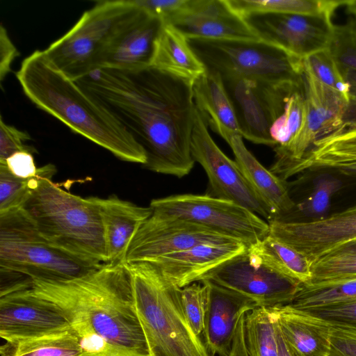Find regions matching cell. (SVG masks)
Listing matches in <instances>:
<instances>
[{
	"mask_svg": "<svg viewBox=\"0 0 356 356\" xmlns=\"http://www.w3.org/2000/svg\"><path fill=\"white\" fill-rule=\"evenodd\" d=\"M100 100L144 149V167L183 177L195 161L191 143L195 105L193 81L152 66L102 67L76 81Z\"/></svg>",
	"mask_w": 356,
	"mask_h": 356,
	"instance_id": "cell-1",
	"label": "cell"
},
{
	"mask_svg": "<svg viewBox=\"0 0 356 356\" xmlns=\"http://www.w3.org/2000/svg\"><path fill=\"white\" fill-rule=\"evenodd\" d=\"M29 289L55 304L69 322H83L107 341L152 356L136 310L126 263L106 264L70 280H31Z\"/></svg>",
	"mask_w": 356,
	"mask_h": 356,
	"instance_id": "cell-2",
	"label": "cell"
},
{
	"mask_svg": "<svg viewBox=\"0 0 356 356\" xmlns=\"http://www.w3.org/2000/svg\"><path fill=\"white\" fill-rule=\"evenodd\" d=\"M25 95L38 108L127 162L145 165L142 146L100 100L67 76L35 50L16 73Z\"/></svg>",
	"mask_w": 356,
	"mask_h": 356,
	"instance_id": "cell-3",
	"label": "cell"
},
{
	"mask_svg": "<svg viewBox=\"0 0 356 356\" xmlns=\"http://www.w3.org/2000/svg\"><path fill=\"white\" fill-rule=\"evenodd\" d=\"M52 177L40 179L22 208L53 246L92 264H108L101 216L92 197L64 190Z\"/></svg>",
	"mask_w": 356,
	"mask_h": 356,
	"instance_id": "cell-4",
	"label": "cell"
},
{
	"mask_svg": "<svg viewBox=\"0 0 356 356\" xmlns=\"http://www.w3.org/2000/svg\"><path fill=\"white\" fill-rule=\"evenodd\" d=\"M152 356H212L184 314L181 288L147 261L126 263Z\"/></svg>",
	"mask_w": 356,
	"mask_h": 356,
	"instance_id": "cell-5",
	"label": "cell"
},
{
	"mask_svg": "<svg viewBox=\"0 0 356 356\" xmlns=\"http://www.w3.org/2000/svg\"><path fill=\"white\" fill-rule=\"evenodd\" d=\"M102 266L51 245L22 207L0 213V271L29 280L66 281Z\"/></svg>",
	"mask_w": 356,
	"mask_h": 356,
	"instance_id": "cell-6",
	"label": "cell"
},
{
	"mask_svg": "<svg viewBox=\"0 0 356 356\" xmlns=\"http://www.w3.org/2000/svg\"><path fill=\"white\" fill-rule=\"evenodd\" d=\"M206 70L275 84H303L302 59L263 40L188 39Z\"/></svg>",
	"mask_w": 356,
	"mask_h": 356,
	"instance_id": "cell-7",
	"label": "cell"
},
{
	"mask_svg": "<svg viewBox=\"0 0 356 356\" xmlns=\"http://www.w3.org/2000/svg\"><path fill=\"white\" fill-rule=\"evenodd\" d=\"M137 8L132 0L99 1L43 51L56 68L77 81L99 68L106 48Z\"/></svg>",
	"mask_w": 356,
	"mask_h": 356,
	"instance_id": "cell-8",
	"label": "cell"
},
{
	"mask_svg": "<svg viewBox=\"0 0 356 356\" xmlns=\"http://www.w3.org/2000/svg\"><path fill=\"white\" fill-rule=\"evenodd\" d=\"M303 87L305 113L301 127L287 146L274 149L275 161L270 169L284 181L295 175L296 168L318 140L340 128L349 102L304 68Z\"/></svg>",
	"mask_w": 356,
	"mask_h": 356,
	"instance_id": "cell-9",
	"label": "cell"
},
{
	"mask_svg": "<svg viewBox=\"0 0 356 356\" xmlns=\"http://www.w3.org/2000/svg\"><path fill=\"white\" fill-rule=\"evenodd\" d=\"M153 211L211 228L243 243L248 248L269 234V224L231 200L206 195L181 194L154 199Z\"/></svg>",
	"mask_w": 356,
	"mask_h": 356,
	"instance_id": "cell-10",
	"label": "cell"
},
{
	"mask_svg": "<svg viewBox=\"0 0 356 356\" xmlns=\"http://www.w3.org/2000/svg\"><path fill=\"white\" fill-rule=\"evenodd\" d=\"M222 79L242 138L274 148L271 127L282 114L288 96L303 84H275L237 76Z\"/></svg>",
	"mask_w": 356,
	"mask_h": 356,
	"instance_id": "cell-11",
	"label": "cell"
},
{
	"mask_svg": "<svg viewBox=\"0 0 356 356\" xmlns=\"http://www.w3.org/2000/svg\"><path fill=\"white\" fill-rule=\"evenodd\" d=\"M191 150L194 161L202 165L207 175L208 195L234 202L267 222L273 219L270 209L245 179L235 161L227 157L216 144L197 108Z\"/></svg>",
	"mask_w": 356,
	"mask_h": 356,
	"instance_id": "cell-12",
	"label": "cell"
},
{
	"mask_svg": "<svg viewBox=\"0 0 356 356\" xmlns=\"http://www.w3.org/2000/svg\"><path fill=\"white\" fill-rule=\"evenodd\" d=\"M207 280L254 301L258 307L289 305L301 283L268 267L245 251L204 275Z\"/></svg>",
	"mask_w": 356,
	"mask_h": 356,
	"instance_id": "cell-13",
	"label": "cell"
},
{
	"mask_svg": "<svg viewBox=\"0 0 356 356\" xmlns=\"http://www.w3.org/2000/svg\"><path fill=\"white\" fill-rule=\"evenodd\" d=\"M239 241L211 228L152 211L129 246L125 262L152 261L200 244Z\"/></svg>",
	"mask_w": 356,
	"mask_h": 356,
	"instance_id": "cell-14",
	"label": "cell"
},
{
	"mask_svg": "<svg viewBox=\"0 0 356 356\" xmlns=\"http://www.w3.org/2000/svg\"><path fill=\"white\" fill-rule=\"evenodd\" d=\"M260 39L303 59L327 48L332 17L293 14H252L244 17Z\"/></svg>",
	"mask_w": 356,
	"mask_h": 356,
	"instance_id": "cell-15",
	"label": "cell"
},
{
	"mask_svg": "<svg viewBox=\"0 0 356 356\" xmlns=\"http://www.w3.org/2000/svg\"><path fill=\"white\" fill-rule=\"evenodd\" d=\"M70 327L55 304L29 288L0 296V337L5 341L41 337Z\"/></svg>",
	"mask_w": 356,
	"mask_h": 356,
	"instance_id": "cell-16",
	"label": "cell"
},
{
	"mask_svg": "<svg viewBox=\"0 0 356 356\" xmlns=\"http://www.w3.org/2000/svg\"><path fill=\"white\" fill-rule=\"evenodd\" d=\"M163 22L172 24L188 39L260 40L228 0H186Z\"/></svg>",
	"mask_w": 356,
	"mask_h": 356,
	"instance_id": "cell-17",
	"label": "cell"
},
{
	"mask_svg": "<svg viewBox=\"0 0 356 356\" xmlns=\"http://www.w3.org/2000/svg\"><path fill=\"white\" fill-rule=\"evenodd\" d=\"M274 234L312 265L338 245L356 238V205L319 220L279 222Z\"/></svg>",
	"mask_w": 356,
	"mask_h": 356,
	"instance_id": "cell-18",
	"label": "cell"
},
{
	"mask_svg": "<svg viewBox=\"0 0 356 356\" xmlns=\"http://www.w3.org/2000/svg\"><path fill=\"white\" fill-rule=\"evenodd\" d=\"M137 7L106 48L99 68L131 70L151 65L163 21Z\"/></svg>",
	"mask_w": 356,
	"mask_h": 356,
	"instance_id": "cell-19",
	"label": "cell"
},
{
	"mask_svg": "<svg viewBox=\"0 0 356 356\" xmlns=\"http://www.w3.org/2000/svg\"><path fill=\"white\" fill-rule=\"evenodd\" d=\"M208 300L204 316V343L213 355L230 356L241 316L257 307L252 300L207 280Z\"/></svg>",
	"mask_w": 356,
	"mask_h": 356,
	"instance_id": "cell-20",
	"label": "cell"
},
{
	"mask_svg": "<svg viewBox=\"0 0 356 356\" xmlns=\"http://www.w3.org/2000/svg\"><path fill=\"white\" fill-rule=\"evenodd\" d=\"M209 127V126H208ZM209 127L229 145L242 175L268 207L273 219L279 220L290 213L296 206L286 182L266 169L246 148L242 136L219 124Z\"/></svg>",
	"mask_w": 356,
	"mask_h": 356,
	"instance_id": "cell-21",
	"label": "cell"
},
{
	"mask_svg": "<svg viewBox=\"0 0 356 356\" xmlns=\"http://www.w3.org/2000/svg\"><path fill=\"white\" fill-rule=\"evenodd\" d=\"M248 247L241 241L220 244H200L174 252L150 262L179 288L198 282L204 275Z\"/></svg>",
	"mask_w": 356,
	"mask_h": 356,
	"instance_id": "cell-22",
	"label": "cell"
},
{
	"mask_svg": "<svg viewBox=\"0 0 356 356\" xmlns=\"http://www.w3.org/2000/svg\"><path fill=\"white\" fill-rule=\"evenodd\" d=\"M92 197L101 216L108 264L124 263L131 239L152 215V209L115 195Z\"/></svg>",
	"mask_w": 356,
	"mask_h": 356,
	"instance_id": "cell-23",
	"label": "cell"
},
{
	"mask_svg": "<svg viewBox=\"0 0 356 356\" xmlns=\"http://www.w3.org/2000/svg\"><path fill=\"white\" fill-rule=\"evenodd\" d=\"M269 309L284 339L299 356H328L329 323L289 305Z\"/></svg>",
	"mask_w": 356,
	"mask_h": 356,
	"instance_id": "cell-24",
	"label": "cell"
},
{
	"mask_svg": "<svg viewBox=\"0 0 356 356\" xmlns=\"http://www.w3.org/2000/svg\"><path fill=\"white\" fill-rule=\"evenodd\" d=\"M150 66L193 81L206 72L188 38L172 24L163 22Z\"/></svg>",
	"mask_w": 356,
	"mask_h": 356,
	"instance_id": "cell-25",
	"label": "cell"
},
{
	"mask_svg": "<svg viewBox=\"0 0 356 356\" xmlns=\"http://www.w3.org/2000/svg\"><path fill=\"white\" fill-rule=\"evenodd\" d=\"M193 90L195 107L207 127L219 124L239 134L233 105L219 74L206 70L193 81Z\"/></svg>",
	"mask_w": 356,
	"mask_h": 356,
	"instance_id": "cell-26",
	"label": "cell"
},
{
	"mask_svg": "<svg viewBox=\"0 0 356 356\" xmlns=\"http://www.w3.org/2000/svg\"><path fill=\"white\" fill-rule=\"evenodd\" d=\"M248 250L257 260L286 277L301 284L311 280L312 267L307 258L269 234Z\"/></svg>",
	"mask_w": 356,
	"mask_h": 356,
	"instance_id": "cell-27",
	"label": "cell"
},
{
	"mask_svg": "<svg viewBox=\"0 0 356 356\" xmlns=\"http://www.w3.org/2000/svg\"><path fill=\"white\" fill-rule=\"evenodd\" d=\"M1 356H83L79 339L72 327L41 337L8 341Z\"/></svg>",
	"mask_w": 356,
	"mask_h": 356,
	"instance_id": "cell-28",
	"label": "cell"
},
{
	"mask_svg": "<svg viewBox=\"0 0 356 356\" xmlns=\"http://www.w3.org/2000/svg\"><path fill=\"white\" fill-rule=\"evenodd\" d=\"M242 17L252 14H293L332 17L346 0H228Z\"/></svg>",
	"mask_w": 356,
	"mask_h": 356,
	"instance_id": "cell-29",
	"label": "cell"
},
{
	"mask_svg": "<svg viewBox=\"0 0 356 356\" xmlns=\"http://www.w3.org/2000/svg\"><path fill=\"white\" fill-rule=\"evenodd\" d=\"M356 161V129L335 132L318 140L298 166L295 175L307 170Z\"/></svg>",
	"mask_w": 356,
	"mask_h": 356,
	"instance_id": "cell-30",
	"label": "cell"
},
{
	"mask_svg": "<svg viewBox=\"0 0 356 356\" xmlns=\"http://www.w3.org/2000/svg\"><path fill=\"white\" fill-rule=\"evenodd\" d=\"M356 300V275L338 280L302 284L291 307L309 308Z\"/></svg>",
	"mask_w": 356,
	"mask_h": 356,
	"instance_id": "cell-31",
	"label": "cell"
},
{
	"mask_svg": "<svg viewBox=\"0 0 356 356\" xmlns=\"http://www.w3.org/2000/svg\"><path fill=\"white\" fill-rule=\"evenodd\" d=\"M244 334L249 356H279L276 321L269 307H257L245 314Z\"/></svg>",
	"mask_w": 356,
	"mask_h": 356,
	"instance_id": "cell-32",
	"label": "cell"
},
{
	"mask_svg": "<svg viewBox=\"0 0 356 356\" xmlns=\"http://www.w3.org/2000/svg\"><path fill=\"white\" fill-rule=\"evenodd\" d=\"M342 186V181L337 177L328 173L319 175L314 179L310 194L301 202L296 203L290 213L296 211L305 218H311L310 220L325 218L330 208L332 197Z\"/></svg>",
	"mask_w": 356,
	"mask_h": 356,
	"instance_id": "cell-33",
	"label": "cell"
},
{
	"mask_svg": "<svg viewBox=\"0 0 356 356\" xmlns=\"http://www.w3.org/2000/svg\"><path fill=\"white\" fill-rule=\"evenodd\" d=\"M305 113L304 87L295 89L286 98L282 114L273 123L270 135L274 149L287 146L298 132Z\"/></svg>",
	"mask_w": 356,
	"mask_h": 356,
	"instance_id": "cell-34",
	"label": "cell"
},
{
	"mask_svg": "<svg viewBox=\"0 0 356 356\" xmlns=\"http://www.w3.org/2000/svg\"><path fill=\"white\" fill-rule=\"evenodd\" d=\"M302 66L318 81L341 93L350 100L349 86L327 48L303 58Z\"/></svg>",
	"mask_w": 356,
	"mask_h": 356,
	"instance_id": "cell-35",
	"label": "cell"
},
{
	"mask_svg": "<svg viewBox=\"0 0 356 356\" xmlns=\"http://www.w3.org/2000/svg\"><path fill=\"white\" fill-rule=\"evenodd\" d=\"M327 49L343 74L356 72V25H334Z\"/></svg>",
	"mask_w": 356,
	"mask_h": 356,
	"instance_id": "cell-36",
	"label": "cell"
},
{
	"mask_svg": "<svg viewBox=\"0 0 356 356\" xmlns=\"http://www.w3.org/2000/svg\"><path fill=\"white\" fill-rule=\"evenodd\" d=\"M180 297L186 318L193 332L200 337L204 331L208 286L203 282L192 283L181 289Z\"/></svg>",
	"mask_w": 356,
	"mask_h": 356,
	"instance_id": "cell-37",
	"label": "cell"
},
{
	"mask_svg": "<svg viewBox=\"0 0 356 356\" xmlns=\"http://www.w3.org/2000/svg\"><path fill=\"white\" fill-rule=\"evenodd\" d=\"M312 278L317 283L356 275V252L327 255L312 265ZM307 283V284H308Z\"/></svg>",
	"mask_w": 356,
	"mask_h": 356,
	"instance_id": "cell-38",
	"label": "cell"
},
{
	"mask_svg": "<svg viewBox=\"0 0 356 356\" xmlns=\"http://www.w3.org/2000/svg\"><path fill=\"white\" fill-rule=\"evenodd\" d=\"M30 181L15 177L0 163V213L23 207L31 193Z\"/></svg>",
	"mask_w": 356,
	"mask_h": 356,
	"instance_id": "cell-39",
	"label": "cell"
},
{
	"mask_svg": "<svg viewBox=\"0 0 356 356\" xmlns=\"http://www.w3.org/2000/svg\"><path fill=\"white\" fill-rule=\"evenodd\" d=\"M70 323L79 339L83 356H143L107 341L83 322L71 321Z\"/></svg>",
	"mask_w": 356,
	"mask_h": 356,
	"instance_id": "cell-40",
	"label": "cell"
},
{
	"mask_svg": "<svg viewBox=\"0 0 356 356\" xmlns=\"http://www.w3.org/2000/svg\"><path fill=\"white\" fill-rule=\"evenodd\" d=\"M298 309L319 318L332 326L356 331V300Z\"/></svg>",
	"mask_w": 356,
	"mask_h": 356,
	"instance_id": "cell-41",
	"label": "cell"
},
{
	"mask_svg": "<svg viewBox=\"0 0 356 356\" xmlns=\"http://www.w3.org/2000/svg\"><path fill=\"white\" fill-rule=\"evenodd\" d=\"M30 135L19 130L13 125L8 124L0 116V163L5 161L13 154L26 151L32 154L37 153L35 148L27 145L25 142L31 140Z\"/></svg>",
	"mask_w": 356,
	"mask_h": 356,
	"instance_id": "cell-42",
	"label": "cell"
},
{
	"mask_svg": "<svg viewBox=\"0 0 356 356\" xmlns=\"http://www.w3.org/2000/svg\"><path fill=\"white\" fill-rule=\"evenodd\" d=\"M331 327L328 356H356V331Z\"/></svg>",
	"mask_w": 356,
	"mask_h": 356,
	"instance_id": "cell-43",
	"label": "cell"
},
{
	"mask_svg": "<svg viewBox=\"0 0 356 356\" xmlns=\"http://www.w3.org/2000/svg\"><path fill=\"white\" fill-rule=\"evenodd\" d=\"M9 171L16 177L29 179L35 177L38 174L33 154L21 151L9 156L4 163Z\"/></svg>",
	"mask_w": 356,
	"mask_h": 356,
	"instance_id": "cell-44",
	"label": "cell"
},
{
	"mask_svg": "<svg viewBox=\"0 0 356 356\" xmlns=\"http://www.w3.org/2000/svg\"><path fill=\"white\" fill-rule=\"evenodd\" d=\"M139 8L163 22L175 13L186 0H132Z\"/></svg>",
	"mask_w": 356,
	"mask_h": 356,
	"instance_id": "cell-45",
	"label": "cell"
},
{
	"mask_svg": "<svg viewBox=\"0 0 356 356\" xmlns=\"http://www.w3.org/2000/svg\"><path fill=\"white\" fill-rule=\"evenodd\" d=\"M19 53L3 24L0 26V81L11 71V65Z\"/></svg>",
	"mask_w": 356,
	"mask_h": 356,
	"instance_id": "cell-46",
	"label": "cell"
},
{
	"mask_svg": "<svg viewBox=\"0 0 356 356\" xmlns=\"http://www.w3.org/2000/svg\"><path fill=\"white\" fill-rule=\"evenodd\" d=\"M244 317L245 314L238 323L230 356H249L245 341Z\"/></svg>",
	"mask_w": 356,
	"mask_h": 356,
	"instance_id": "cell-47",
	"label": "cell"
},
{
	"mask_svg": "<svg viewBox=\"0 0 356 356\" xmlns=\"http://www.w3.org/2000/svg\"><path fill=\"white\" fill-rule=\"evenodd\" d=\"M276 335L279 356H299L284 339L276 323Z\"/></svg>",
	"mask_w": 356,
	"mask_h": 356,
	"instance_id": "cell-48",
	"label": "cell"
},
{
	"mask_svg": "<svg viewBox=\"0 0 356 356\" xmlns=\"http://www.w3.org/2000/svg\"><path fill=\"white\" fill-rule=\"evenodd\" d=\"M325 169L334 170L347 176L356 177V161L334 163Z\"/></svg>",
	"mask_w": 356,
	"mask_h": 356,
	"instance_id": "cell-49",
	"label": "cell"
},
{
	"mask_svg": "<svg viewBox=\"0 0 356 356\" xmlns=\"http://www.w3.org/2000/svg\"><path fill=\"white\" fill-rule=\"evenodd\" d=\"M352 252H356V238L338 245L332 251H330L326 256Z\"/></svg>",
	"mask_w": 356,
	"mask_h": 356,
	"instance_id": "cell-50",
	"label": "cell"
},
{
	"mask_svg": "<svg viewBox=\"0 0 356 356\" xmlns=\"http://www.w3.org/2000/svg\"><path fill=\"white\" fill-rule=\"evenodd\" d=\"M343 76L349 86L350 95L356 97V72L348 70L343 73Z\"/></svg>",
	"mask_w": 356,
	"mask_h": 356,
	"instance_id": "cell-51",
	"label": "cell"
},
{
	"mask_svg": "<svg viewBox=\"0 0 356 356\" xmlns=\"http://www.w3.org/2000/svg\"><path fill=\"white\" fill-rule=\"evenodd\" d=\"M345 6L347 10L356 19V0H346Z\"/></svg>",
	"mask_w": 356,
	"mask_h": 356,
	"instance_id": "cell-52",
	"label": "cell"
}]
</instances>
